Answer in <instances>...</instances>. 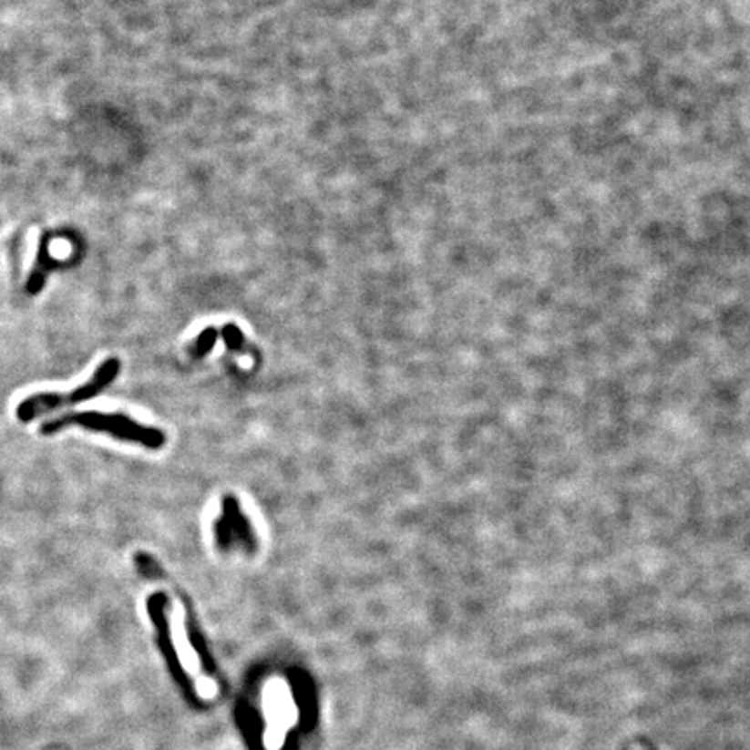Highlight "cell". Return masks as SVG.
<instances>
[{
  "instance_id": "cell-2",
  "label": "cell",
  "mask_w": 750,
  "mask_h": 750,
  "mask_svg": "<svg viewBox=\"0 0 750 750\" xmlns=\"http://www.w3.org/2000/svg\"><path fill=\"white\" fill-rule=\"evenodd\" d=\"M120 372V360L118 358H108L103 365L99 366L91 379L86 385H78L68 393H37L28 398H25L19 403L16 416L21 422H30L37 419L40 416H46L49 412L61 410L65 406H72L77 403L87 402L99 393L105 391L107 385H110Z\"/></svg>"
},
{
  "instance_id": "cell-3",
  "label": "cell",
  "mask_w": 750,
  "mask_h": 750,
  "mask_svg": "<svg viewBox=\"0 0 750 750\" xmlns=\"http://www.w3.org/2000/svg\"><path fill=\"white\" fill-rule=\"evenodd\" d=\"M228 525V529L231 531V537L240 540L243 544L245 550H256V537L252 527L249 523V519L243 516L238 500L235 497L228 495L222 500V514H221Z\"/></svg>"
},
{
  "instance_id": "cell-1",
  "label": "cell",
  "mask_w": 750,
  "mask_h": 750,
  "mask_svg": "<svg viewBox=\"0 0 750 750\" xmlns=\"http://www.w3.org/2000/svg\"><path fill=\"white\" fill-rule=\"evenodd\" d=\"M68 426H82L84 429H91L96 433H107L113 438L139 443L151 450L162 448L165 443V435L160 429L132 421L124 414H103V412L63 414L56 419L44 422L40 426V435L44 437L56 435L57 431H63Z\"/></svg>"
},
{
  "instance_id": "cell-5",
  "label": "cell",
  "mask_w": 750,
  "mask_h": 750,
  "mask_svg": "<svg viewBox=\"0 0 750 750\" xmlns=\"http://www.w3.org/2000/svg\"><path fill=\"white\" fill-rule=\"evenodd\" d=\"M221 335H222L226 346L231 349V351H240L241 346H243V334H241V330L238 329L237 325H233V324L224 325L222 330H221Z\"/></svg>"
},
{
  "instance_id": "cell-4",
  "label": "cell",
  "mask_w": 750,
  "mask_h": 750,
  "mask_svg": "<svg viewBox=\"0 0 750 750\" xmlns=\"http://www.w3.org/2000/svg\"><path fill=\"white\" fill-rule=\"evenodd\" d=\"M216 341H218V330L212 329V327L203 330L200 335H199V339H197V344H195V349H193V356H195V358H201V356H205L207 353H211V349L214 348Z\"/></svg>"
}]
</instances>
